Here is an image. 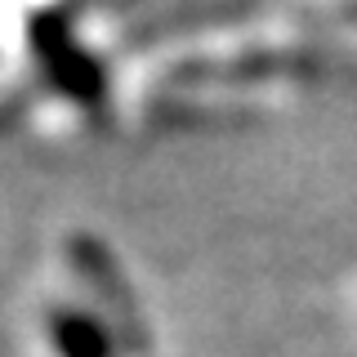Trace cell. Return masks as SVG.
<instances>
[{
  "label": "cell",
  "instance_id": "obj_1",
  "mask_svg": "<svg viewBox=\"0 0 357 357\" xmlns=\"http://www.w3.org/2000/svg\"><path fill=\"white\" fill-rule=\"evenodd\" d=\"M50 340L59 349V357H112V335L103 331V321L81 308H54Z\"/></svg>",
  "mask_w": 357,
  "mask_h": 357
}]
</instances>
